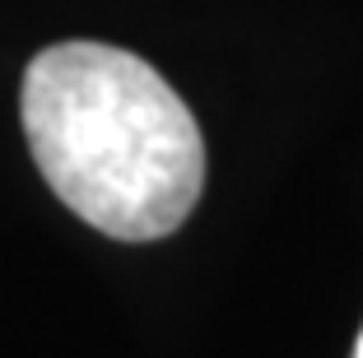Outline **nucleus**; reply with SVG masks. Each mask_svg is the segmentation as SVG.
I'll use <instances>...</instances> for the list:
<instances>
[{"label": "nucleus", "mask_w": 363, "mask_h": 358, "mask_svg": "<svg viewBox=\"0 0 363 358\" xmlns=\"http://www.w3.org/2000/svg\"><path fill=\"white\" fill-rule=\"evenodd\" d=\"M19 116L56 201L117 242H159L201 201V126L145 56L107 43L43 47L23 70Z\"/></svg>", "instance_id": "nucleus-1"}, {"label": "nucleus", "mask_w": 363, "mask_h": 358, "mask_svg": "<svg viewBox=\"0 0 363 358\" xmlns=\"http://www.w3.org/2000/svg\"><path fill=\"white\" fill-rule=\"evenodd\" d=\"M354 358H363V330H359V340H354Z\"/></svg>", "instance_id": "nucleus-2"}]
</instances>
